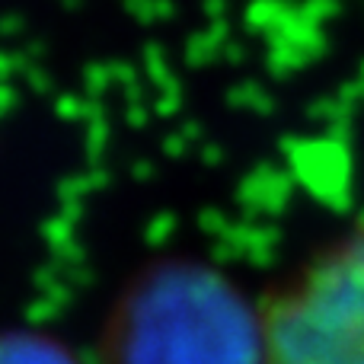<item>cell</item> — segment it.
Returning a JSON list of instances; mask_svg holds the SVG:
<instances>
[{"label":"cell","mask_w":364,"mask_h":364,"mask_svg":"<svg viewBox=\"0 0 364 364\" xmlns=\"http://www.w3.org/2000/svg\"><path fill=\"white\" fill-rule=\"evenodd\" d=\"M90 364H262L259 307L198 259H157L109 301Z\"/></svg>","instance_id":"6da1fadb"},{"label":"cell","mask_w":364,"mask_h":364,"mask_svg":"<svg viewBox=\"0 0 364 364\" xmlns=\"http://www.w3.org/2000/svg\"><path fill=\"white\" fill-rule=\"evenodd\" d=\"M262 364H364V220L256 294Z\"/></svg>","instance_id":"7a4b0ae2"},{"label":"cell","mask_w":364,"mask_h":364,"mask_svg":"<svg viewBox=\"0 0 364 364\" xmlns=\"http://www.w3.org/2000/svg\"><path fill=\"white\" fill-rule=\"evenodd\" d=\"M0 364H90L42 329H0Z\"/></svg>","instance_id":"3957f363"}]
</instances>
